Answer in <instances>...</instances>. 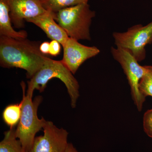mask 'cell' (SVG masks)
I'll list each match as a JSON object with an SVG mask.
<instances>
[{
  "mask_svg": "<svg viewBox=\"0 0 152 152\" xmlns=\"http://www.w3.org/2000/svg\"><path fill=\"white\" fill-rule=\"evenodd\" d=\"M40 42L0 36V65L26 71L31 79L45 64L47 58L41 53Z\"/></svg>",
  "mask_w": 152,
  "mask_h": 152,
  "instance_id": "obj_1",
  "label": "cell"
},
{
  "mask_svg": "<svg viewBox=\"0 0 152 152\" xmlns=\"http://www.w3.org/2000/svg\"><path fill=\"white\" fill-rule=\"evenodd\" d=\"M73 75L61 60L56 61L47 57L43 66L27 82L26 95L32 99L35 90L43 92L50 80L54 78H58L65 85L70 97L71 106L75 108L80 96V86Z\"/></svg>",
  "mask_w": 152,
  "mask_h": 152,
  "instance_id": "obj_2",
  "label": "cell"
},
{
  "mask_svg": "<svg viewBox=\"0 0 152 152\" xmlns=\"http://www.w3.org/2000/svg\"><path fill=\"white\" fill-rule=\"evenodd\" d=\"M21 86L23 91L22 113L15 129V133L25 152H29L35 139L36 134L43 129L47 121L43 118L39 119L37 115L38 107L42 101V97L37 96L33 101L32 98L26 95L24 82L22 81Z\"/></svg>",
  "mask_w": 152,
  "mask_h": 152,
  "instance_id": "obj_3",
  "label": "cell"
},
{
  "mask_svg": "<svg viewBox=\"0 0 152 152\" xmlns=\"http://www.w3.org/2000/svg\"><path fill=\"white\" fill-rule=\"evenodd\" d=\"M96 12L91 10L88 4L66 8L56 13V21L69 37L77 40L91 41L90 27Z\"/></svg>",
  "mask_w": 152,
  "mask_h": 152,
  "instance_id": "obj_4",
  "label": "cell"
},
{
  "mask_svg": "<svg viewBox=\"0 0 152 152\" xmlns=\"http://www.w3.org/2000/svg\"><path fill=\"white\" fill-rule=\"evenodd\" d=\"M117 48L126 50L139 62L146 58L145 47L152 44V21L146 26L137 24L124 32H115L113 34Z\"/></svg>",
  "mask_w": 152,
  "mask_h": 152,
  "instance_id": "obj_5",
  "label": "cell"
},
{
  "mask_svg": "<svg viewBox=\"0 0 152 152\" xmlns=\"http://www.w3.org/2000/svg\"><path fill=\"white\" fill-rule=\"evenodd\" d=\"M110 51L114 59L121 66L130 87L131 94L135 105L138 110L141 111L146 97L140 91L139 83L146 71V66L139 64L134 57L124 49L112 47Z\"/></svg>",
  "mask_w": 152,
  "mask_h": 152,
  "instance_id": "obj_6",
  "label": "cell"
},
{
  "mask_svg": "<svg viewBox=\"0 0 152 152\" xmlns=\"http://www.w3.org/2000/svg\"><path fill=\"white\" fill-rule=\"evenodd\" d=\"M43 129V135L36 137L29 152H64L68 144L67 131L48 121Z\"/></svg>",
  "mask_w": 152,
  "mask_h": 152,
  "instance_id": "obj_7",
  "label": "cell"
},
{
  "mask_svg": "<svg viewBox=\"0 0 152 152\" xmlns=\"http://www.w3.org/2000/svg\"><path fill=\"white\" fill-rule=\"evenodd\" d=\"M63 47L64 54L61 61L73 75L86 61L100 52L97 47L85 46L70 37L68 38Z\"/></svg>",
  "mask_w": 152,
  "mask_h": 152,
  "instance_id": "obj_8",
  "label": "cell"
},
{
  "mask_svg": "<svg viewBox=\"0 0 152 152\" xmlns=\"http://www.w3.org/2000/svg\"><path fill=\"white\" fill-rule=\"evenodd\" d=\"M12 23L17 28L24 27V22L46 12L41 0H7Z\"/></svg>",
  "mask_w": 152,
  "mask_h": 152,
  "instance_id": "obj_9",
  "label": "cell"
},
{
  "mask_svg": "<svg viewBox=\"0 0 152 152\" xmlns=\"http://www.w3.org/2000/svg\"><path fill=\"white\" fill-rule=\"evenodd\" d=\"M56 13L47 11L46 12L35 18L28 19L27 22L32 23L37 26L52 40L58 42L63 46L69 38L62 28L56 23Z\"/></svg>",
  "mask_w": 152,
  "mask_h": 152,
  "instance_id": "obj_10",
  "label": "cell"
},
{
  "mask_svg": "<svg viewBox=\"0 0 152 152\" xmlns=\"http://www.w3.org/2000/svg\"><path fill=\"white\" fill-rule=\"evenodd\" d=\"M10 9L7 0H0V36L15 39H26V31H17L12 26Z\"/></svg>",
  "mask_w": 152,
  "mask_h": 152,
  "instance_id": "obj_11",
  "label": "cell"
},
{
  "mask_svg": "<svg viewBox=\"0 0 152 152\" xmlns=\"http://www.w3.org/2000/svg\"><path fill=\"white\" fill-rule=\"evenodd\" d=\"M4 134V138L0 142V152H25L20 140L17 139L15 128Z\"/></svg>",
  "mask_w": 152,
  "mask_h": 152,
  "instance_id": "obj_12",
  "label": "cell"
},
{
  "mask_svg": "<svg viewBox=\"0 0 152 152\" xmlns=\"http://www.w3.org/2000/svg\"><path fill=\"white\" fill-rule=\"evenodd\" d=\"M22 101L18 104H11L6 107L2 113L3 119L10 129L18 125L22 113Z\"/></svg>",
  "mask_w": 152,
  "mask_h": 152,
  "instance_id": "obj_13",
  "label": "cell"
},
{
  "mask_svg": "<svg viewBox=\"0 0 152 152\" xmlns=\"http://www.w3.org/2000/svg\"><path fill=\"white\" fill-rule=\"evenodd\" d=\"M44 8L56 13L60 10L83 4H88L89 0H41Z\"/></svg>",
  "mask_w": 152,
  "mask_h": 152,
  "instance_id": "obj_14",
  "label": "cell"
},
{
  "mask_svg": "<svg viewBox=\"0 0 152 152\" xmlns=\"http://www.w3.org/2000/svg\"><path fill=\"white\" fill-rule=\"evenodd\" d=\"M146 71L139 83V89L144 96L152 97V66H146Z\"/></svg>",
  "mask_w": 152,
  "mask_h": 152,
  "instance_id": "obj_15",
  "label": "cell"
},
{
  "mask_svg": "<svg viewBox=\"0 0 152 152\" xmlns=\"http://www.w3.org/2000/svg\"><path fill=\"white\" fill-rule=\"evenodd\" d=\"M143 128L147 135L152 138V109L148 110L144 114Z\"/></svg>",
  "mask_w": 152,
  "mask_h": 152,
  "instance_id": "obj_16",
  "label": "cell"
},
{
  "mask_svg": "<svg viewBox=\"0 0 152 152\" xmlns=\"http://www.w3.org/2000/svg\"><path fill=\"white\" fill-rule=\"evenodd\" d=\"M50 43L49 55L53 56H57L61 53V45L56 40H52Z\"/></svg>",
  "mask_w": 152,
  "mask_h": 152,
  "instance_id": "obj_17",
  "label": "cell"
},
{
  "mask_svg": "<svg viewBox=\"0 0 152 152\" xmlns=\"http://www.w3.org/2000/svg\"><path fill=\"white\" fill-rule=\"evenodd\" d=\"M50 43L48 42H45L41 44L40 45V50L44 55H49L50 52Z\"/></svg>",
  "mask_w": 152,
  "mask_h": 152,
  "instance_id": "obj_18",
  "label": "cell"
},
{
  "mask_svg": "<svg viewBox=\"0 0 152 152\" xmlns=\"http://www.w3.org/2000/svg\"><path fill=\"white\" fill-rule=\"evenodd\" d=\"M64 152H78L77 151L71 143H68L67 146Z\"/></svg>",
  "mask_w": 152,
  "mask_h": 152,
  "instance_id": "obj_19",
  "label": "cell"
}]
</instances>
